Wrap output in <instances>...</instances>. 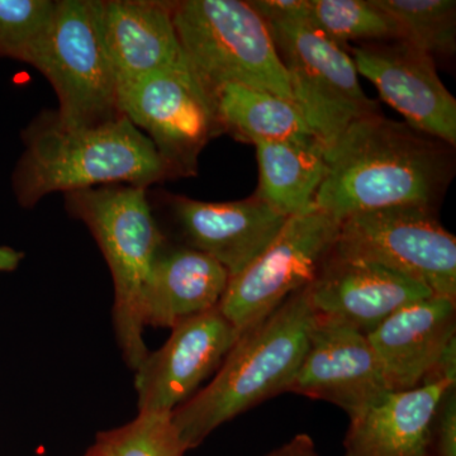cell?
<instances>
[{"label":"cell","instance_id":"cell-1","mask_svg":"<svg viewBox=\"0 0 456 456\" xmlns=\"http://www.w3.org/2000/svg\"><path fill=\"white\" fill-rule=\"evenodd\" d=\"M454 147L382 113L360 118L326 150L314 204L336 220L395 206L435 208L452 183Z\"/></svg>","mask_w":456,"mask_h":456},{"label":"cell","instance_id":"cell-2","mask_svg":"<svg viewBox=\"0 0 456 456\" xmlns=\"http://www.w3.org/2000/svg\"><path fill=\"white\" fill-rule=\"evenodd\" d=\"M22 140L25 151L12 187L23 208L56 191L110 184L147 189L171 179L154 143L125 116L99 127L68 130L55 112L45 110L23 131Z\"/></svg>","mask_w":456,"mask_h":456},{"label":"cell","instance_id":"cell-3","mask_svg":"<svg viewBox=\"0 0 456 456\" xmlns=\"http://www.w3.org/2000/svg\"><path fill=\"white\" fill-rule=\"evenodd\" d=\"M314 314L307 288L240 335L211 383L173 412L185 449L216 428L288 391L307 350Z\"/></svg>","mask_w":456,"mask_h":456},{"label":"cell","instance_id":"cell-4","mask_svg":"<svg viewBox=\"0 0 456 456\" xmlns=\"http://www.w3.org/2000/svg\"><path fill=\"white\" fill-rule=\"evenodd\" d=\"M292 89L293 101L326 150L360 118L379 113L365 94L349 51L312 20L308 0H254Z\"/></svg>","mask_w":456,"mask_h":456},{"label":"cell","instance_id":"cell-5","mask_svg":"<svg viewBox=\"0 0 456 456\" xmlns=\"http://www.w3.org/2000/svg\"><path fill=\"white\" fill-rule=\"evenodd\" d=\"M66 211L86 224L103 254L114 285L113 325L126 364L136 370L149 350L141 299L165 246L147 189L101 185L65 193Z\"/></svg>","mask_w":456,"mask_h":456},{"label":"cell","instance_id":"cell-6","mask_svg":"<svg viewBox=\"0 0 456 456\" xmlns=\"http://www.w3.org/2000/svg\"><path fill=\"white\" fill-rule=\"evenodd\" d=\"M174 27L189 68L211 93L240 84L293 101L289 79L263 17L250 2H171Z\"/></svg>","mask_w":456,"mask_h":456},{"label":"cell","instance_id":"cell-7","mask_svg":"<svg viewBox=\"0 0 456 456\" xmlns=\"http://www.w3.org/2000/svg\"><path fill=\"white\" fill-rule=\"evenodd\" d=\"M31 66L55 90V113L62 127L84 130L121 118L95 0H56L49 29Z\"/></svg>","mask_w":456,"mask_h":456},{"label":"cell","instance_id":"cell-8","mask_svg":"<svg viewBox=\"0 0 456 456\" xmlns=\"http://www.w3.org/2000/svg\"><path fill=\"white\" fill-rule=\"evenodd\" d=\"M332 254L377 264L456 302V240L426 206L360 212L341 221Z\"/></svg>","mask_w":456,"mask_h":456},{"label":"cell","instance_id":"cell-9","mask_svg":"<svg viewBox=\"0 0 456 456\" xmlns=\"http://www.w3.org/2000/svg\"><path fill=\"white\" fill-rule=\"evenodd\" d=\"M340 224L316 204L288 218L277 239L230 279L218 310L240 334L268 317L314 281L334 248Z\"/></svg>","mask_w":456,"mask_h":456},{"label":"cell","instance_id":"cell-10","mask_svg":"<svg viewBox=\"0 0 456 456\" xmlns=\"http://www.w3.org/2000/svg\"><path fill=\"white\" fill-rule=\"evenodd\" d=\"M118 107L154 143L171 179L196 176L200 152L224 134L212 94L188 62L147 74L122 89Z\"/></svg>","mask_w":456,"mask_h":456},{"label":"cell","instance_id":"cell-11","mask_svg":"<svg viewBox=\"0 0 456 456\" xmlns=\"http://www.w3.org/2000/svg\"><path fill=\"white\" fill-rule=\"evenodd\" d=\"M347 51L358 74L407 125L456 146V101L441 82L434 57L403 40L368 42Z\"/></svg>","mask_w":456,"mask_h":456},{"label":"cell","instance_id":"cell-12","mask_svg":"<svg viewBox=\"0 0 456 456\" xmlns=\"http://www.w3.org/2000/svg\"><path fill=\"white\" fill-rule=\"evenodd\" d=\"M171 330L163 346L147 354L134 370L140 412L173 413L221 367L241 335L218 307Z\"/></svg>","mask_w":456,"mask_h":456},{"label":"cell","instance_id":"cell-13","mask_svg":"<svg viewBox=\"0 0 456 456\" xmlns=\"http://www.w3.org/2000/svg\"><path fill=\"white\" fill-rule=\"evenodd\" d=\"M287 392L330 402L351 417L391 391L368 335L314 316L307 350Z\"/></svg>","mask_w":456,"mask_h":456},{"label":"cell","instance_id":"cell-14","mask_svg":"<svg viewBox=\"0 0 456 456\" xmlns=\"http://www.w3.org/2000/svg\"><path fill=\"white\" fill-rule=\"evenodd\" d=\"M164 198L188 248L220 263L230 279L244 272L277 239L288 221L256 194L224 203L173 194Z\"/></svg>","mask_w":456,"mask_h":456},{"label":"cell","instance_id":"cell-15","mask_svg":"<svg viewBox=\"0 0 456 456\" xmlns=\"http://www.w3.org/2000/svg\"><path fill=\"white\" fill-rule=\"evenodd\" d=\"M314 316L373 332L383 321L411 303L434 296L403 275L358 259L329 255L307 287Z\"/></svg>","mask_w":456,"mask_h":456},{"label":"cell","instance_id":"cell-16","mask_svg":"<svg viewBox=\"0 0 456 456\" xmlns=\"http://www.w3.org/2000/svg\"><path fill=\"white\" fill-rule=\"evenodd\" d=\"M95 5L118 93L147 74L187 62L171 2L95 0Z\"/></svg>","mask_w":456,"mask_h":456},{"label":"cell","instance_id":"cell-17","mask_svg":"<svg viewBox=\"0 0 456 456\" xmlns=\"http://www.w3.org/2000/svg\"><path fill=\"white\" fill-rule=\"evenodd\" d=\"M391 392L424 386L456 338V302L431 296L401 308L368 335Z\"/></svg>","mask_w":456,"mask_h":456},{"label":"cell","instance_id":"cell-18","mask_svg":"<svg viewBox=\"0 0 456 456\" xmlns=\"http://www.w3.org/2000/svg\"><path fill=\"white\" fill-rule=\"evenodd\" d=\"M450 384L388 392L349 417L345 456H431V426Z\"/></svg>","mask_w":456,"mask_h":456},{"label":"cell","instance_id":"cell-19","mask_svg":"<svg viewBox=\"0 0 456 456\" xmlns=\"http://www.w3.org/2000/svg\"><path fill=\"white\" fill-rule=\"evenodd\" d=\"M228 281L227 270L208 255L188 246H164L143 288V326L173 329L187 318L217 308Z\"/></svg>","mask_w":456,"mask_h":456},{"label":"cell","instance_id":"cell-20","mask_svg":"<svg viewBox=\"0 0 456 456\" xmlns=\"http://www.w3.org/2000/svg\"><path fill=\"white\" fill-rule=\"evenodd\" d=\"M259 189L256 196L287 218L314 204L327 174L326 149L314 142H257Z\"/></svg>","mask_w":456,"mask_h":456},{"label":"cell","instance_id":"cell-21","mask_svg":"<svg viewBox=\"0 0 456 456\" xmlns=\"http://www.w3.org/2000/svg\"><path fill=\"white\" fill-rule=\"evenodd\" d=\"M222 131L245 142L318 141L301 110L289 99L264 90L224 84L213 92Z\"/></svg>","mask_w":456,"mask_h":456},{"label":"cell","instance_id":"cell-22","mask_svg":"<svg viewBox=\"0 0 456 456\" xmlns=\"http://www.w3.org/2000/svg\"><path fill=\"white\" fill-rule=\"evenodd\" d=\"M397 26L399 40L432 57L452 56L456 47L454 0H373Z\"/></svg>","mask_w":456,"mask_h":456},{"label":"cell","instance_id":"cell-23","mask_svg":"<svg viewBox=\"0 0 456 456\" xmlns=\"http://www.w3.org/2000/svg\"><path fill=\"white\" fill-rule=\"evenodd\" d=\"M308 5L321 31L344 49L349 42L399 40L397 26L373 0H308Z\"/></svg>","mask_w":456,"mask_h":456},{"label":"cell","instance_id":"cell-24","mask_svg":"<svg viewBox=\"0 0 456 456\" xmlns=\"http://www.w3.org/2000/svg\"><path fill=\"white\" fill-rule=\"evenodd\" d=\"M95 449L103 456H184L173 413L139 412L130 424L101 432Z\"/></svg>","mask_w":456,"mask_h":456},{"label":"cell","instance_id":"cell-25","mask_svg":"<svg viewBox=\"0 0 456 456\" xmlns=\"http://www.w3.org/2000/svg\"><path fill=\"white\" fill-rule=\"evenodd\" d=\"M55 7L56 0H0V57L31 65Z\"/></svg>","mask_w":456,"mask_h":456},{"label":"cell","instance_id":"cell-26","mask_svg":"<svg viewBox=\"0 0 456 456\" xmlns=\"http://www.w3.org/2000/svg\"><path fill=\"white\" fill-rule=\"evenodd\" d=\"M431 456H456V386L444 392L432 419Z\"/></svg>","mask_w":456,"mask_h":456},{"label":"cell","instance_id":"cell-27","mask_svg":"<svg viewBox=\"0 0 456 456\" xmlns=\"http://www.w3.org/2000/svg\"><path fill=\"white\" fill-rule=\"evenodd\" d=\"M264 456H320L310 435L298 434L281 448L273 450Z\"/></svg>","mask_w":456,"mask_h":456},{"label":"cell","instance_id":"cell-28","mask_svg":"<svg viewBox=\"0 0 456 456\" xmlns=\"http://www.w3.org/2000/svg\"><path fill=\"white\" fill-rule=\"evenodd\" d=\"M23 255L20 251L8 246H0V272H13L20 266Z\"/></svg>","mask_w":456,"mask_h":456},{"label":"cell","instance_id":"cell-29","mask_svg":"<svg viewBox=\"0 0 456 456\" xmlns=\"http://www.w3.org/2000/svg\"><path fill=\"white\" fill-rule=\"evenodd\" d=\"M86 456H103V454H101L94 446H92V448L88 450V452H86Z\"/></svg>","mask_w":456,"mask_h":456}]
</instances>
